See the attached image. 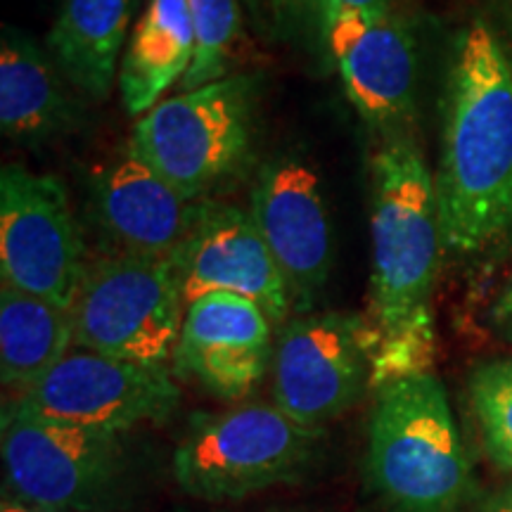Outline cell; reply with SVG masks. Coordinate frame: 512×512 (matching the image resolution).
Masks as SVG:
<instances>
[{
  "label": "cell",
  "mask_w": 512,
  "mask_h": 512,
  "mask_svg": "<svg viewBox=\"0 0 512 512\" xmlns=\"http://www.w3.org/2000/svg\"><path fill=\"white\" fill-rule=\"evenodd\" d=\"M444 107L434 176L444 249L503 247L512 240V60L484 19L460 36Z\"/></svg>",
  "instance_id": "2"
},
{
  "label": "cell",
  "mask_w": 512,
  "mask_h": 512,
  "mask_svg": "<svg viewBox=\"0 0 512 512\" xmlns=\"http://www.w3.org/2000/svg\"><path fill=\"white\" fill-rule=\"evenodd\" d=\"M183 294L171 261L114 254L83 271L72 313L74 347L166 366L183 328Z\"/></svg>",
  "instance_id": "7"
},
{
  "label": "cell",
  "mask_w": 512,
  "mask_h": 512,
  "mask_svg": "<svg viewBox=\"0 0 512 512\" xmlns=\"http://www.w3.org/2000/svg\"><path fill=\"white\" fill-rule=\"evenodd\" d=\"M501 512H512V489H510V494L503 498V503H501Z\"/></svg>",
  "instance_id": "27"
},
{
  "label": "cell",
  "mask_w": 512,
  "mask_h": 512,
  "mask_svg": "<svg viewBox=\"0 0 512 512\" xmlns=\"http://www.w3.org/2000/svg\"><path fill=\"white\" fill-rule=\"evenodd\" d=\"M470 401L486 453L501 470L512 472V358L472 370Z\"/></svg>",
  "instance_id": "21"
},
{
  "label": "cell",
  "mask_w": 512,
  "mask_h": 512,
  "mask_svg": "<svg viewBox=\"0 0 512 512\" xmlns=\"http://www.w3.org/2000/svg\"><path fill=\"white\" fill-rule=\"evenodd\" d=\"M249 214L280 268L292 309L304 316L332 268L330 214L318 171L294 152L273 157L256 178Z\"/></svg>",
  "instance_id": "11"
},
{
  "label": "cell",
  "mask_w": 512,
  "mask_h": 512,
  "mask_svg": "<svg viewBox=\"0 0 512 512\" xmlns=\"http://www.w3.org/2000/svg\"><path fill=\"white\" fill-rule=\"evenodd\" d=\"M195 57L183 76V91H197L209 83L226 79L235 46H238L242 15L238 0H188Z\"/></svg>",
  "instance_id": "20"
},
{
  "label": "cell",
  "mask_w": 512,
  "mask_h": 512,
  "mask_svg": "<svg viewBox=\"0 0 512 512\" xmlns=\"http://www.w3.org/2000/svg\"><path fill=\"white\" fill-rule=\"evenodd\" d=\"M76 107L62 76L31 38L15 29L0 41V131L15 140H43L67 131Z\"/></svg>",
  "instance_id": "17"
},
{
  "label": "cell",
  "mask_w": 512,
  "mask_h": 512,
  "mask_svg": "<svg viewBox=\"0 0 512 512\" xmlns=\"http://www.w3.org/2000/svg\"><path fill=\"white\" fill-rule=\"evenodd\" d=\"M0 512H74V510H57V508H41V505L22 503L17 498L5 496L3 505H0Z\"/></svg>",
  "instance_id": "26"
},
{
  "label": "cell",
  "mask_w": 512,
  "mask_h": 512,
  "mask_svg": "<svg viewBox=\"0 0 512 512\" xmlns=\"http://www.w3.org/2000/svg\"><path fill=\"white\" fill-rule=\"evenodd\" d=\"M3 465L8 496L22 503L74 512H114L124 503L121 434L48 420L10 403Z\"/></svg>",
  "instance_id": "6"
},
{
  "label": "cell",
  "mask_w": 512,
  "mask_h": 512,
  "mask_svg": "<svg viewBox=\"0 0 512 512\" xmlns=\"http://www.w3.org/2000/svg\"><path fill=\"white\" fill-rule=\"evenodd\" d=\"M489 328L494 330V335L501 342L512 347V273L505 278V283L489 306Z\"/></svg>",
  "instance_id": "23"
},
{
  "label": "cell",
  "mask_w": 512,
  "mask_h": 512,
  "mask_svg": "<svg viewBox=\"0 0 512 512\" xmlns=\"http://www.w3.org/2000/svg\"><path fill=\"white\" fill-rule=\"evenodd\" d=\"M373 273L370 325L377 347L373 387L430 373L434 356L432 292L444 247L434 176L406 133L387 136L373 169Z\"/></svg>",
  "instance_id": "1"
},
{
  "label": "cell",
  "mask_w": 512,
  "mask_h": 512,
  "mask_svg": "<svg viewBox=\"0 0 512 512\" xmlns=\"http://www.w3.org/2000/svg\"><path fill=\"white\" fill-rule=\"evenodd\" d=\"M93 209L117 254L169 261L200 221L204 202L188 200L126 152L95 178Z\"/></svg>",
  "instance_id": "15"
},
{
  "label": "cell",
  "mask_w": 512,
  "mask_h": 512,
  "mask_svg": "<svg viewBox=\"0 0 512 512\" xmlns=\"http://www.w3.org/2000/svg\"><path fill=\"white\" fill-rule=\"evenodd\" d=\"M328 57L366 124L399 136L413 117L418 93V43L411 27L394 15H337L328 34Z\"/></svg>",
  "instance_id": "14"
},
{
  "label": "cell",
  "mask_w": 512,
  "mask_h": 512,
  "mask_svg": "<svg viewBox=\"0 0 512 512\" xmlns=\"http://www.w3.org/2000/svg\"><path fill=\"white\" fill-rule=\"evenodd\" d=\"M486 15L484 22L494 29L498 41L503 43L505 53L512 60V0H486Z\"/></svg>",
  "instance_id": "24"
},
{
  "label": "cell",
  "mask_w": 512,
  "mask_h": 512,
  "mask_svg": "<svg viewBox=\"0 0 512 512\" xmlns=\"http://www.w3.org/2000/svg\"><path fill=\"white\" fill-rule=\"evenodd\" d=\"M273 323L240 294L214 292L185 306L174 349V373L223 401L252 394L271 373Z\"/></svg>",
  "instance_id": "13"
},
{
  "label": "cell",
  "mask_w": 512,
  "mask_h": 512,
  "mask_svg": "<svg viewBox=\"0 0 512 512\" xmlns=\"http://www.w3.org/2000/svg\"><path fill=\"white\" fill-rule=\"evenodd\" d=\"M394 0H335L332 19L337 15H361L368 19H382L392 15Z\"/></svg>",
  "instance_id": "25"
},
{
  "label": "cell",
  "mask_w": 512,
  "mask_h": 512,
  "mask_svg": "<svg viewBox=\"0 0 512 512\" xmlns=\"http://www.w3.org/2000/svg\"><path fill=\"white\" fill-rule=\"evenodd\" d=\"M178 401L181 389L166 366L76 349L12 403L48 420L126 434L147 422H164Z\"/></svg>",
  "instance_id": "10"
},
{
  "label": "cell",
  "mask_w": 512,
  "mask_h": 512,
  "mask_svg": "<svg viewBox=\"0 0 512 512\" xmlns=\"http://www.w3.org/2000/svg\"><path fill=\"white\" fill-rule=\"evenodd\" d=\"M83 240L60 178L8 164L0 171V275L19 292L72 309Z\"/></svg>",
  "instance_id": "9"
},
{
  "label": "cell",
  "mask_w": 512,
  "mask_h": 512,
  "mask_svg": "<svg viewBox=\"0 0 512 512\" xmlns=\"http://www.w3.org/2000/svg\"><path fill=\"white\" fill-rule=\"evenodd\" d=\"M249 3H252V5H256V0H249Z\"/></svg>",
  "instance_id": "28"
},
{
  "label": "cell",
  "mask_w": 512,
  "mask_h": 512,
  "mask_svg": "<svg viewBox=\"0 0 512 512\" xmlns=\"http://www.w3.org/2000/svg\"><path fill=\"white\" fill-rule=\"evenodd\" d=\"M256 5L266 8L275 36L328 55L335 0H256Z\"/></svg>",
  "instance_id": "22"
},
{
  "label": "cell",
  "mask_w": 512,
  "mask_h": 512,
  "mask_svg": "<svg viewBox=\"0 0 512 512\" xmlns=\"http://www.w3.org/2000/svg\"><path fill=\"white\" fill-rule=\"evenodd\" d=\"M133 5L136 0H62L50 29L48 48L60 74L95 100L110 95Z\"/></svg>",
  "instance_id": "18"
},
{
  "label": "cell",
  "mask_w": 512,
  "mask_h": 512,
  "mask_svg": "<svg viewBox=\"0 0 512 512\" xmlns=\"http://www.w3.org/2000/svg\"><path fill=\"white\" fill-rule=\"evenodd\" d=\"M169 261L185 306L207 294L228 292L259 304L273 325H285L290 316L283 275L245 209L204 202L200 221Z\"/></svg>",
  "instance_id": "12"
},
{
  "label": "cell",
  "mask_w": 512,
  "mask_h": 512,
  "mask_svg": "<svg viewBox=\"0 0 512 512\" xmlns=\"http://www.w3.org/2000/svg\"><path fill=\"white\" fill-rule=\"evenodd\" d=\"M323 430L299 425L275 403L204 415L174 453V477L197 501H240L309 470Z\"/></svg>",
  "instance_id": "5"
},
{
  "label": "cell",
  "mask_w": 512,
  "mask_h": 512,
  "mask_svg": "<svg viewBox=\"0 0 512 512\" xmlns=\"http://www.w3.org/2000/svg\"><path fill=\"white\" fill-rule=\"evenodd\" d=\"M368 479L387 512H453L470 489V460L437 375L375 389Z\"/></svg>",
  "instance_id": "3"
},
{
  "label": "cell",
  "mask_w": 512,
  "mask_h": 512,
  "mask_svg": "<svg viewBox=\"0 0 512 512\" xmlns=\"http://www.w3.org/2000/svg\"><path fill=\"white\" fill-rule=\"evenodd\" d=\"M195 57L188 0H150L133 29L119 67V91L126 114L143 117L162 95L183 81Z\"/></svg>",
  "instance_id": "16"
},
{
  "label": "cell",
  "mask_w": 512,
  "mask_h": 512,
  "mask_svg": "<svg viewBox=\"0 0 512 512\" xmlns=\"http://www.w3.org/2000/svg\"><path fill=\"white\" fill-rule=\"evenodd\" d=\"M256 81L235 74L162 100L133 126L126 152L188 200L247 169L254 150Z\"/></svg>",
  "instance_id": "4"
},
{
  "label": "cell",
  "mask_w": 512,
  "mask_h": 512,
  "mask_svg": "<svg viewBox=\"0 0 512 512\" xmlns=\"http://www.w3.org/2000/svg\"><path fill=\"white\" fill-rule=\"evenodd\" d=\"M373 325L349 313L299 316L273 344V403L299 425L323 430L373 387Z\"/></svg>",
  "instance_id": "8"
},
{
  "label": "cell",
  "mask_w": 512,
  "mask_h": 512,
  "mask_svg": "<svg viewBox=\"0 0 512 512\" xmlns=\"http://www.w3.org/2000/svg\"><path fill=\"white\" fill-rule=\"evenodd\" d=\"M74 347L72 313L19 292L0 287V375L3 384L24 394L41 382Z\"/></svg>",
  "instance_id": "19"
}]
</instances>
